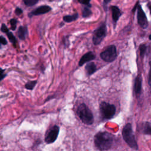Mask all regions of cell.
Wrapping results in <instances>:
<instances>
[{"label":"cell","instance_id":"6da1fadb","mask_svg":"<svg viewBox=\"0 0 151 151\" xmlns=\"http://www.w3.org/2000/svg\"><path fill=\"white\" fill-rule=\"evenodd\" d=\"M113 135L108 132H99L94 137V144L100 151L110 149L113 143Z\"/></svg>","mask_w":151,"mask_h":151},{"label":"cell","instance_id":"4316f807","mask_svg":"<svg viewBox=\"0 0 151 151\" xmlns=\"http://www.w3.org/2000/svg\"><path fill=\"white\" fill-rule=\"evenodd\" d=\"M149 65H150V70L148 75V83L149 85L151 86V61H149Z\"/></svg>","mask_w":151,"mask_h":151},{"label":"cell","instance_id":"1f68e13d","mask_svg":"<svg viewBox=\"0 0 151 151\" xmlns=\"http://www.w3.org/2000/svg\"><path fill=\"white\" fill-rule=\"evenodd\" d=\"M149 39L150 40H151V34L149 35Z\"/></svg>","mask_w":151,"mask_h":151},{"label":"cell","instance_id":"ac0fdd59","mask_svg":"<svg viewBox=\"0 0 151 151\" xmlns=\"http://www.w3.org/2000/svg\"><path fill=\"white\" fill-rule=\"evenodd\" d=\"M37 83V80H34V81H29L28 82H27L25 84V88L27 90H33V88H34V87L35 86V85Z\"/></svg>","mask_w":151,"mask_h":151},{"label":"cell","instance_id":"cb8c5ba5","mask_svg":"<svg viewBox=\"0 0 151 151\" xmlns=\"http://www.w3.org/2000/svg\"><path fill=\"white\" fill-rule=\"evenodd\" d=\"M63 43L65 47H67L69 45L70 42H69V40H68V36L64 37L63 38Z\"/></svg>","mask_w":151,"mask_h":151},{"label":"cell","instance_id":"44dd1931","mask_svg":"<svg viewBox=\"0 0 151 151\" xmlns=\"http://www.w3.org/2000/svg\"><path fill=\"white\" fill-rule=\"evenodd\" d=\"M146 48H147V47L145 44H141L140 46H139V51H140V55L141 57H143L145 54V52L146 51Z\"/></svg>","mask_w":151,"mask_h":151},{"label":"cell","instance_id":"8fae6325","mask_svg":"<svg viewBox=\"0 0 151 151\" xmlns=\"http://www.w3.org/2000/svg\"><path fill=\"white\" fill-rule=\"evenodd\" d=\"M110 9L111 11L112 18H113V23H114V28H115L117 21L120 18V17L122 15V12L119 9V8L115 5L110 6Z\"/></svg>","mask_w":151,"mask_h":151},{"label":"cell","instance_id":"5b68a950","mask_svg":"<svg viewBox=\"0 0 151 151\" xmlns=\"http://www.w3.org/2000/svg\"><path fill=\"white\" fill-rule=\"evenodd\" d=\"M107 34V28L105 22H103L100 26L96 29L93 32V43L95 45H99Z\"/></svg>","mask_w":151,"mask_h":151},{"label":"cell","instance_id":"7a4b0ae2","mask_svg":"<svg viewBox=\"0 0 151 151\" xmlns=\"http://www.w3.org/2000/svg\"><path fill=\"white\" fill-rule=\"evenodd\" d=\"M77 116L81 121L85 124L91 125L94 122V116L92 111L84 103L78 105L76 109Z\"/></svg>","mask_w":151,"mask_h":151},{"label":"cell","instance_id":"f546056e","mask_svg":"<svg viewBox=\"0 0 151 151\" xmlns=\"http://www.w3.org/2000/svg\"><path fill=\"white\" fill-rule=\"evenodd\" d=\"M111 0H103V4H104V9L106 11L107 10V5L109 3L111 2Z\"/></svg>","mask_w":151,"mask_h":151},{"label":"cell","instance_id":"4fadbf2b","mask_svg":"<svg viewBox=\"0 0 151 151\" xmlns=\"http://www.w3.org/2000/svg\"><path fill=\"white\" fill-rule=\"evenodd\" d=\"M142 77L140 75L137 76L134 80V91L136 96H139L142 91Z\"/></svg>","mask_w":151,"mask_h":151},{"label":"cell","instance_id":"ffe728a7","mask_svg":"<svg viewBox=\"0 0 151 151\" xmlns=\"http://www.w3.org/2000/svg\"><path fill=\"white\" fill-rule=\"evenodd\" d=\"M39 0H23L24 4L27 6H32L37 4Z\"/></svg>","mask_w":151,"mask_h":151},{"label":"cell","instance_id":"2e32d148","mask_svg":"<svg viewBox=\"0 0 151 151\" xmlns=\"http://www.w3.org/2000/svg\"><path fill=\"white\" fill-rule=\"evenodd\" d=\"M78 18V14L77 12L73 15H64L63 18V21L65 22H71L74 21H76Z\"/></svg>","mask_w":151,"mask_h":151},{"label":"cell","instance_id":"603a6c76","mask_svg":"<svg viewBox=\"0 0 151 151\" xmlns=\"http://www.w3.org/2000/svg\"><path fill=\"white\" fill-rule=\"evenodd\" d=\"M91 0H78V2L84 5V6H88L89 7H91V5L90 2Z\"/></svg>","mask_w":151,"mask_h":151},{"label":"cell","instance_id":"f1b7e54d","mask_svg":"<svg viewBox=\"0 0 151 151\" xmlns=\"http://www.w3.org/2000/svg\"><path fill=\"white\" fill-rule=\"evenodd\" d=\"M4 71H5V70L1 68V81H2L6 76V74L4 73Z\"/></svg>","mask_w":151,"mask_h":151},{"label":"cell","instance_id":"7c38bea8","mask_svg":"<svg viewBox=\"0 0 151 151\" xmlns=\"http://www.w3.org/2000/svg\"><path fill=\"white\" fill-rule=\"evenodd\" d=\"M138 129L140 133L144 134L151 135V123L147 122L141 123L139 124Z\"/></svg>","mask_w":151,"mask_h":151},{"label":"cell","instance_id":"83f0119b","mask_svg":"<svg viewBox=\"0 0 151 151\" xmlns=\"http://www.w3.org/2000/svg\"><path fill=\"white\" fill-rule=\"evenodd\" d=\"M0 43L2 45H6L8 42L6 40V39L5 38V37H4L2 35H1L0 37Z\"/></svg>","mask_w":151,"mask_h":151},{"label":"cell","instance_id":"3957f363","mask_svg":"<svg viewBox=\"0 0 151 151\" xmlns=\"http://www.w3.org/2000/svg\"><path fill=\"white\" fill-rule=\"evenodd\" d=\"M122 134L124 140L130 148L136 150H138V145L133 133L132 124L130 123H127L123 127Z\"/></svg>","mask_w":151,"mask_h":151},{"label":"cell","instance_id":"ba28073f","mask_svg":"<svg viewBox=\"0 0 151 151\" xmlns=\"http://www.w3.org/2000/svg\"><path fill=\"white\" fill-rule=\"evenodd\" d=\"M137 9V22L142 28H146L148 26L147 19L140 5H138Z\"/></svg>","mask_w":151,"mask_h":151},{"label":"cell","instance_id":"277c9868","mask_svg":"<svg viewBox=\"0 0 151 151\" xmlns=\"http://www.w3.org/2000/svg\"><path fill=\"white\" fill-rule=\"evenodd\" d=\"M99 109L101 117L104 120H110L112 119L116 111V109L114 104L106 101L100 103Z\"/></svg>","mask_w":151,"mask_h":151},{"label":"cell","instance_id":"8992f818","mask_svg":"<svg viewBox=\"0 0 151 151\" xmlns=\"http://www.w3.org/2000/svg\"><path fill=\"white\" fill-rule=\"evenodd\" d=\"M101 58L105 62L111 63L117 58V50L114 45H110L102 51L100 55Z\"/></svg>","mask_w":151,"mask_h":151},{"label":"cell","instance_id":"30bf717a","mask_svg":"<svg viewBox=\"0 0 151 151\" xmlns=\"http://www.w3.org/2000/svg\"><path fill=\"white\" fill-rule=\"evenodd\" d=\"M96 58L95 54L92 51H88L84 54L80 59L78 62L79 66H83L84 64L93 60Z\"/></svg>","mask_w":151,"mask_h":151},{"label":"cell","instance_id":"9c48e42d","mask_svg":"<svg viewBox=\"0 0 151 151\" xmlns=\"http://www.w3.org/2000/svg\"><path fill=\"white\" fill-rule=\"evenodd\" d=\"M51 9H52V8L48 5H41V6H40L38 8L34 9L31 12H30L28 14V16L29 18H31L33 16H37V15L45 14L50 12Z\"/></svg>","mask_w":151,"mask_h":151},{"label":"cell","instance_id":"d6986e66","mask_svg":"<svg viewBox=\"0 0 151 151\" xmlns=\"http://www.w3.org/2000/svg\"><path fill=\"white\" fill-rule=\"evenodd\" d=\"M6 36H7V37H8V40H9V41L14 45V46H15L16 45V44H17V39H16V38L15 37V36L14 35V34L11 32H10V31H9V32H8L7 33H6Z\"/></svg>","mask_w":151,"mask_h":151},{"label":"cell","instance_id":"4dcf8cb0","mask_svg":"<svg viewBox=\"0 0 151 151\" xmlns=\"http://www.w3.org/2000/svg\"><path fill=\"white\" fill-rule=\"evenodd\" d=\"M149 9L150 12V14H151V4H149Z\"/></svg>","mask_w":151,"mask_h":151},{"label":"cell","instance_id":"d4e9b609","mask_svg":"<svg viewBox=\"0 0 151 151\" xmlns=\"http://www.w3.org/2000/svg\"><path fill=\"white\" fill-rule=\"evenodd\" d=\"M1 31L4 32V33H7L8 32H9V29L8 28V27L6 26V25L5 24H2L1 25Z\"/></svg>","mask_w":151,"mask_h":151},{"label":"cell","instance_id":"7402d4cb","mask_svg":"<svg viewBox=\"0 0 151 151\" xmlns=\"http://www.w3.org/2000/svg\"><path fill=\"white\" fill-rule=\"evenodd\" d=\"M9 23L11 25V29L12 31H15L17 28V20L15 18L11 19L9 20Z\"/></svg>","mask_w":151,"mask_h":151},{"label":"cell","instance_id":"484cf974","mask_svg":"<svg viewBox=\"0 0 151 151\" xmlns=\"http://www.w3.org/2000/svg\"><path fill=\"white\" fill-rule=\"evenodd\" d=\"M22 12H23V11H22V9H21V8H19V7H17V8H15V14H16L17 15H18V16L21 15L22 14Z\"/></svg>","mask_w":151,"mask_h":151},{"label":"cell","instance_id":"52a82bcc","mask_svg":"<svg viewBox=\"0 0 151 151\" xmlns=\"http://www.w3.org/2000/svg\"><path fill=\"white\" fill-rule=\"evenodd\" d=\"M60 132V127L57 125H54L46 132L44 140L47 144L54 143L57 139Z\"/></svg>","mask_w":151,"mask_h":151},{"label":"cell","instance_id":"9a60e30c","mask_svg":"<svg viewBox=\"0 0 151 151\" xmlns=\"http://www.w3.org/2000/svg\"><path fill=\"white\" fill-rule=\"evenodd\" d=\"M18 37L21 40H25L26 37L28 34V29L27 26H20L18 28L17 32Z\"/></svg>","mask_w":151,"mask_h":151},{"label":"cell","instance_id":"5bb4252c","mask_svg":"<svg viewBox=\"0 0 151 151\" xmlns=\"http://www.w3.org/2000/svg\"><path fill=\"white\" fill-rule=\"evenodd\" d=\"M97 68L96 65L93 62L88 63L85 66V71L87 76H91L96 71Z\"/></svg>","mask_w":151,"mask_h":151},{"label":"cell","instance_id":"e0dca14e","mask_svg":"<svg viewBox=\"0 0 151 151\" xmlns=\"http://www.w3.org/2000/svg\"><path fill=\"white\" fill-rule=\"evenodd\" d=\"M91 7L88 6H84L82 9V17L83 18H87L90 17L92 14V12L90 9Z\"/></svg>","mask_w":151,"mask_h":151}]
</instances>
